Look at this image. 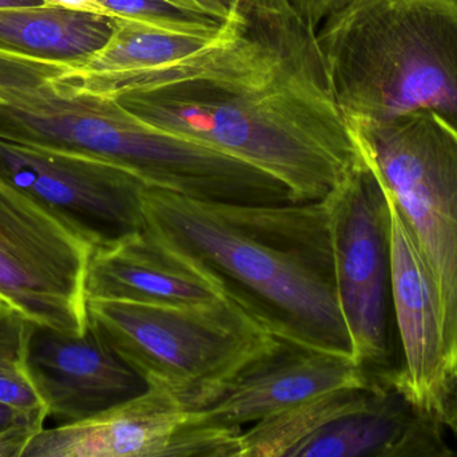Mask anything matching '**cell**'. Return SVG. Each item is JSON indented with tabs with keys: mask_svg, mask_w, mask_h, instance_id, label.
<instances>
[{
	"mask_svg": "<svg viewBox=\"0 0 457 457\" xmlns=\"http://www.w3.org/2000/svg\"><path fill=\"white\" fill-rule=\"evenodd\" d=\"M88 325L147 388L201 410L278 338L228 297L201 305L87 300Z\"/></svg>",
	"mask_w": 457,
	"mask_h": 457,
	"instance_id": "cell-5",
	"label": "cell"
},
{
	"mask_svg": "<svg viewBox=\"0 0 457 457\" xmlns=\"http://www.w3.org/2000/svg\"><path fill=\"white\" fill-rule=\"evenodd\" d=\"M442 420L408 399L396 385L376 394L370 405L314 432L289 457H445L453 455Z\"/></svg>",
	"mask_w": 457,
	"mask_h": 457,
	"instance_id": "cell-15",
	"label": "cell"
},
{
	"mask_svg": "<svg viewBox=\"0 0 457 457\" xmlns=\"http://www.w3.org/2000/svg\"><path fill=\"white\" fill-rule=\"evenodd\" d=\"M301 13L312 19L317 27L322 23L325 16L332 10L336 0H292Z\"/></svg>",
	"mask_w": 457,
	"mask_h": 457,
	"instance_id": "cell-23",
	"label": "cell"
},
{
	"mask_svg": "<svg viewBox=\"0 0 457 457\" xmlns=\"http://www.w3.org/2000/svg\"><path fill=\"white\" fill-rule=\"evenodd\" d=\"M112 18L130 19L158 29L195 35H216L224 21L187 10L171 0H98Z\"/></svg>",
	"mask_w": 457,
	"mask_h": 457,
	"instance_id": "cell-19",
	"label": "cell"
},
{
	"mask_svg": "<svg viewBox=\"0 0 457 457\" xmlns=\"http://www.w3.org/2000/svg\"><path fill=\"white\" fill-rule=\"evenodd\" d=\"M46 0H0V8L40 7Z\"/></svg>",
	"mask_w": 457,
	"mask_h": 457,
	"instance_id": "cell-26",
	"label": "cell"
},
{
	"mask_svg": "<svg viewBox=\"0 0 457 457\" xmlns=\"http://www.w3.org/2000/svg\"><path fill=\"white\" fill-rule=\"evenodd\" d=\"M24 370L59 426L93 418L147 389L144 378L90 325L82 335H67L31 321Z\"/></svg>",
	"mask_w": 457,
	"mask_h": 457,
	"instance_id": "cell-11",
	"label": "cell"
},
{
	"mask_svg": "<svg viewBox=\"0 0 457 457\" xmlns=\"http://www.w3.org/2000/svg\"><path fill=\"white\" fill-rule=\"evenodd\" d=\"M324 203L354 361L378 383H394L399 370L391 365V241L383 184L362 157Z\"/></svg>",
	"mask_w": 457,
	"mask_h": 457,
	"instance_id": "cell-7",
	"label": "cell"
},
{
	"mask_svg": "<svg viewBox=\"0 0 457 457\" xmlns=\"http://www.w3.org/2000/svg\"><path fill=\"white\" fill-rule=\"evenodd\" d=\"M0 182L31 199L93 249L145 230L147 185L107 161L0 139Z\"/></svg>",
	"mask_w": 457,
	"mask_h": 457,
	"instance_id": "cell-9",
	"label": "cell"
},
{
	"mask_svg": "<svg viewBox=\"0 0 457 457\" xmlns=\"http://www.w3.org/2000/svg\"><path fill=\"white\" fill-rule=\"evenodd\" d=\"M292 0H236L219 34L174 61L104 75L56 63L61 85L112 99L141 123L245 161L321 201L362 160L317 39Z\"/></svg>",
	"mask_w": 457,
	"mask_h": 457,
	"instance_id": "cell-1",
	"label": "cell"
},
{
	"mask_svg": "<svg viewBox=\"0 0 457 457\" xmlns=\"http://www.w3.org/2000/svg\"><path fill=\"white\" fill-rule=\"evenodd\" d=\"M216 35L169 31L141 21L115 18V30L109 42L90 58L78 63H66V69L79 75L117 74L147 69L189 55L208 45Z\"/></svg>",
	"mask_w": 457,
	"mask_h": 457,
	"instance_id": "cell-18",
	"label": "cell"
},
{
	"mask_svg": "<svg viewBox=\"0 0 457 457\" xmlns=\"http://www.w3.org/2000/svg\"><path fill=\"white\" fill-rule=\"evenodd\" d=\"M115 18L59 5L0 8V50L59 63H78L112 38Z\"/></svg>",
	"mask_w": 457,
	"mask_h": 457,
	"instance_id": "cell-16",
	"label": "cell"
},
{
	"mask_svg": "<svg viewBox=\"0 0 457 457\" xmlns=\"http://www.w3.org/2000/svg\"><path fill=\"white\" fill-rule=\"evenodd\" d=\"M145 228L279 340L353 359L324 200L236 204L146 187Z\"/></svg>",
	"mask_w": 457,
	"mask_h": 457,
	"instance_id": "cell-2",
	"label": "cell"
},
{
	"mask_svg": "<svg viewBox=\"0 0 457 457\" xmlns=\"http://www.w3.org/2000/svg\"><path fill=\"white\" fill-rule=\"evenodd\" d=\"M362 157L410 227L442 306L451 383L457 372V131L431 110L352 123ZM453 391V388H451Z\"/></svg>",
	"mask_w": 457,
	"mask_h": 457,
	"instance_id": "cell-6",
	"label": "cell"
},
{
	"mask_svg": "<svg viewBox=\"0 0 457 457\" xmlns=\"http://www.w3.org/2000/svg\"><path fill=\"white\" fill-rule=\"evenodd\" d=\"M24 144L99 158L147 187L217 203L293 204L287 185L200 142L147 125L112 99L67 88L46 74L29 80L11 114Z\"/></svg>",
	"mask_w": 457,
	"mask_h": 457,
	"instance_id": "cell-4",
	"label": "cell"
},
{
	"mask_svg": "<svg viewBox=\"0 0 457 457\" xmlns=\"http://www.w3.org/2000/svg\"><path fill=\"white\" fill-rule=\"evenodd\" d=\"M242 429L204 420L160 389L75 423L43 428L21 457H239Z\"/></svg>",
	"mask_w": 457,
	"mask_h": 457,
	"instance_id": "cell-10",
	"label": "cell"
},
{
	"mask_svg": "<svg viewBox=\"0 0 457 457\" xmlns=\"http://www.w3.org/2000/svg\"><path fill=\"white\" fill-rule=\"evenodd\" d=\"M453 396H457V372H456L455 378H453V391H451L450 397H453ZM448 400H450V399H448Z\"/></svg>",
	"mask_w": 457,
	"mask_h": 457,
	"instance_id": "cell-27",
	"label": "cell"
},
{
	"mask_svg": "<svg viewBox=\"0 0 457 457\" xmlns=\"http://www.w3.org/2000/svg\"><path fill=\"white\" fill-rule=\"evenodd\" d=\"M48 418L47 412L29 413L23 410H15L10 405L0 402V432L19 426V424L35 423V421H46Z\"/></svg>",
	"mask_w": 457,
	"mask_h": 457,
	"instance_id": "cell-22",
	"label": "cell"
},
{
	"mask_svg": "<svg viewBox=\"0 0 457 457\" xmlns=\"http://www.w3.org/2000/svg\"><path fill=\"white\" fill-rule=\"evenodd\" d=\"M386 386L391 385L328 392L258 421L242 432L239 457H289L300 443L330 421L370 405Z\"/></svg>",
	"mask_w": 457,
	"mask_h": 457,
	"instance_id": "cell-17",
	"label": "cell"
},
{
	"mask_svg": "<svg viewBox=\"0 0 457 457\" xmlns=\"http://www.w3.org/2000/svg\"><path fill=\"white\" fill-rule=\"evenodd\" d=\"M31 321L0 302V376L26 375L24 351Z\"/></svg>",
	"mask_w": 457,
	"mask_h": 457,
	"instance_id": "cell-20",
	"label": "cell"
},
{
	"mask_svg": "<svg viewBox=\"0 0 457 457\" xmlns=\"http://www.w3.org/2000/svg\"><path fill=\"white\" fill-rule=\"evenodd\" d=\"M384 192L389 208L392 305L404 356L395 385L442 420L453 383L439 295L410 227L386 188Z\"/></svg>",
	"mask_w": 457,
	"mask_h": 457,
	"instance_id": "cell-12",
	"label": "cell"
},
{
	"mask_svg": "<svg viewBox=\"0 0 457 457\" xmlns=\"http://www.w3.org/2000/svg\"><path fill=\"white\" fill-rule=\"evenodd\" d=\"M86 300L142 305L187 306L214 302L224 292L208 276L166 249L146 228L91 251Z\"/></svg>",
	"mask_w": 457,
	"mask_h": 457,
	"instance_id": "cell-14",
	"label": "cell"
},
{
	"mask_svg": "<svg viewBox=\"0 0 457 457\" xmlns=\"http://www.w3.org/2000/svg\"><path fill=\"white\" fill-rule=\"evenodd\" d=\"M317 39L349 123L431 110L457 131V0H338Z\"/></svg>",
	"mask_w": 457,
	"mask_h": 457,
	"instance_id": "cell-3",
	"label": "cell"
},
{
	"mask_svg": "<svg viewBox=\"0 0 457 457\" xmlns=\"http://www.w3.org/2000/svg\"><path fill=\"white\" fill-rule=\"evenodd\" d=\"M442 423L447 426L457 436V396L450 397L445 404Z\"/></svg>",
	"mask_w": 457,
	"mask_h": 457,
	"instance_id": "cell-25",
	"label": "cell"
},
{
	"mask_svg": "<svg viewBox=\"0 0 457 457\" xmlns=\"http://www.w3.org/2000/svg\"><path fill=\"white\" fill-rule=\"evenodd\" d=\"M187 10L204 13L220 21H227L236 0H171Z\"/></svg>",
	"mask_w": 457,
	"mask_h": 457,
	"instance_id": "cell-21",
	"label": "cell"
},
{
	"mask_svg": "<svg viewBox=\"0 0 457 457\" xmlns=\"http://www.w3.org/2000/svg\"><path fill=\"white\" fill-rule=\"evenodd\" d=\"M336 2H338V0H336ZM336 2H335V3H336ZM333 5H335V4H333Z\"/></svg>",
	"mask_w": 457,
	"mask_h": 457,
	"instance_id": "cell-28",
	"label": "cell"
},
{
	"mask_svg": "<svg viewBox=\"0 0 457 457\" xmlns=\"http://www.w3.org/2000/svg\"><path fill=\"white\" fill-rule=\"evenodd\" d=\"M46 4L59 5V7L72 8V10L90 11V13L109 15L98 0H46Z\"/></svg>",
	"mask_w": 457,
	"mask_h": 457,
	"instance_id": "cell-24",
	"label": "cell"
},
{
	"mask_svg": "<svg viewBox=\"0 0 457 457\" xmlns=\"http://www.w3.org/2000/svg\"><path fill=\"white\" fill-rule=\"evenodd\" d=\"M91 251L53 215L0 182V302L29 321L82 335Z\"/></svg>",
	"mask_w": 457,
	"mask_h": 457,
	"instance_id": "cell-8",
	"label": "cell"
},
{
	"mask_svg": "<svg viewBox=\"0 0 457 457\" xmlns=\"http://www.w3.org/2000/svg\"><path fill=\"white\" fill-rule=\"evenodd\" d=\"M378 385L388 384L370 377L352 357L278 338L198 412L212 426L242 429L328 392Z\"/></svg>",
	"mask_w": 457,
	"mask_h": 457,
	"instance_id": "cell-13",
	"label": "cell"
}]
</instances>
